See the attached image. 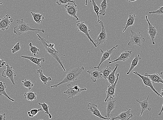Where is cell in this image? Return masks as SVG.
Instances as JSON below:
<instances>
[{"label": "cell", "mask_w": 163, "mask_h": 120, "mask_svg": "<svg viewBox=\"0 0 163 120\" xmlns=\"http://www.w3.org/2000/svg\"><path fill=\"white\" fill-rule=\"evenodd\" d=\"M37 35L38 37V39L41 41L42 43L43 44L45 48L46 52L55 59L60 66L62 68L64 71L65 72L66 70L62 62L60 60V57H59L58 55L59 51L56 50L55 48V44L49 43L45 39L40 36L39 34H37Z\"/></svg>", "instance_id": "cell-1"}, {"label": "cell", "mask_w": 163, "mask_h": 120, "mask_svg": "<svg viewBox=\"0 0 163 120\" xmlns=\"http://www.w3.org/2000/svg\"><path fill=\"white\" fill-rule=\"evenodd\" d=\"M84 70V68L83 67H82L81 68H75L70 70L69 72H67L65 78L62 81L58 84H55V85L51 86V88L57 87L58 86L61 85V84L76 81Z\"/></svg>", "instance_id": "cell-2"}, {"label": "cell", "mask_w": 163, "mask_h": 120, "mask_svg": "<svg viewBox=\"0 0 163 120\" xmlns=\"http://www.w3.org/2000/svg\"><path fill=\"white\" fill-rule=\"evenodd\" d=\"M16 22H17V25L14 28L13 31L14 33L16 34L20 35L29 31H37L41 32L43 33L45 32L44 29L41 30L34 29L30 27L28 24L24 22L23 18L21 19V20H17Z\"/></svg>", "instance_id": "cell-3"}, {"label": "cell", "mask_w": 163, "mask_h": 120, "mask_svg": "<svg viewBox=\"0 0 163 120\" xmlns=\"http://www.w3.org/2000/svg\"><path fill=\"white\" fill-rule=\"evenodd\" d=\"M87 90L86 88H80L77 84H69L67 85V90L64 92V93L67 94L68 98H73L75 96L79 95L82 91Z\"/></svg>", "instance_id": "cell-4"}, {"label": "cell", "mask_w": 163, "mask_h": 120, "mask_svg": "<svg viewBox=\"0 0 163 120\" xmlns=\"http://www.w3.org/2000/svg\"><path fill=\"white\" fill-rule=\"evenodd\" d=\"M131 33L130 40L129 42L128 45L131 46L133 45H135L139 47H141L144 42L146 41L145 39L144 38L141 33H135L131 30Z\"/></svg>", "instance_id": "cell-5"}, {"label": "cell", "mask_w": 163, "mask_h": 120, "mask_svg": "<svg viewBox=\"0 0 163 120\" xmlns=\"http://www.w3.org/2000/svg\"><path fill=\"white\" fill-rule=\"evenodd\" d=\"M98 25H101L102 27V30L100 33L97 37L96 39L94 41L97 47L99 46L101 44H106L107 39V35L106 31L104 25L103 21H100Z\"/></svg>", "instance_id": "cell-6"}, {"label": "cell", "mask_w": 163, "mask_h": 120, "mask_svg": "<svg viewBox=\"0 0 163 120\" xmlns=\"http://www.w3.org/2000/svg\"><path fill=\"white\" fill-rule=\"evenodd\" d=\"M76 27L79 31L82 32L89 39L90 41L93 44L95 48H97L96 44L92 39L90 35L89 32L90 31V30L89 29L88 26L86 24L84 23V21L80 22L79 20L77 22Z\"/></svg>", "instance_id": "cell-7"}, {"label": "cell", "mask_w": 163, "mask_h": 120, "mask_svg": "<svg viewBox=\"0 0 163 120\" xmlns=\"http://www.w3.org/2000/svg\"><path fill=\"white\" fill-rule=\"evenodd\" d=\"M77 5L74 1L73 2H69L65 5V8L66 12L70 16L76 18L77 21L79 20V19L77 15Z\"/></svg>", "instance_id": "cell-8"}, {"label": "cell", "mask_w": 163, "mask_h": 120, "mask_svg": "<svg viewBox=\"0 0 163 120\" xmlns=\"http://www.w3.org/2000/svg\"><path fill=\"white\" fill-rule=\"evenodd\" d=\"M119 73L117 74V78L115 83L108 86L107 90L106 92L107 94V96L105 100V102H107L109 99H113V98L115 97V89L116 88L117 82L119 81Z\"/></svg>", "instance_id": "cell-9"}, {"label": "cell", "mask_w": 163, "mask_h": 120, "mask_svg": "<svg viewBox=\"0 0 163 120\" xmlns=\"http://www.w3.org/2000/svg\"><path fill=\"white\" fill-rule=\"evenodd\" d=\"M5 65L6 66V69L4 70L2 72V76L4 77H8V78L10 80L12 84L15 85V83L14 77L16 76L15 71L13 69L12 67H11L8 63H7Z\"/></svg>", "instance_id": "cell-10"}, {"label": "cell", "mask_w": 163, "mask_h": 120, "mask_svg": "<svg viewBox=\"0 0 163 120\" xmlns=\"http://www.w3.org/2000/svg\"><path fill=\"white\" fill-rule=\"evenodd\" d=\"M118 46V45L115 46L113 47V48L109 50H107L105 52H103L102 49H100L101 52H102L103 55L102 57L101 58V60L100 63L98 64L97 66L94 67V69H100V66L102 63L104 62L106 60H111V55H112L114 52V50H116V49L117 47Z\"/></svg>", "instance_id": "cell-11"}, {"label": "cell", "mask_w": 163, "mask_h": 120, "mask_svg": "<svg viewBox=\"0 0 163 120\" xmlns=\"http://www.w3.org/2000/svg\"><path fill=\"white\" fill-rule=\"evenodd\" d=\"M133 73L134 74L138 75V76L141 77L142 79L146 88L147 87H150L151 89H152V90L154 91L156 94H157L158 96H160L162 98V96L160 95V94L156 90L153 85L152 82L149 78V77L145 76H143V75H142L138 73L137 71H133Z\"/></svg>", "instance_id": "cell-12"}, {"label": "cell", "mask_w": 163, "mask_h": 120, "mask_svg": "<svg viewBox=\"0 0 163 120\" xmlns=\"http://www.w3.org/2000/svg\"><path fill=\"white\" fill-rule=\"evenodd\" d=\"M13 20L8 14H7L2 19H0V30L3 31L8 29L11 23L13 22Z\"/></svg>", "instance_id": "cell-13"}, {"label": "cell", "mask_w": 163, "mask_h": 120, "mask_svg": "<svg viewBox=\"0 0 163 120\" xmlns=\"http://www.w3.org/2000/svg\"><path fill=\"white\" fill-rule=\"evenodd\" d=\"M145 18L146 21L148 24V34L151 40H152V44L153 45H155V39L156 36L158 35V30L156 29V27L155 26H153L150 22L149 21L148 16H145Z\"/></svg>", "instance_id": "cell-14"}, {"label": "cell", "mask_w": 163, "mask_h": 120, "mask_svg": "<svg viewBox=\"0 0 163 120\" xmlns=\"http://www.w3.org/2000/svg\"><path fill=\"white\" fill-rule=\"evenodd\" d=\"M88 109L91 111L93 115L98 117L100 119L104 120H110V118H107L106 117H104L101 115L100 112L98 109V105L94 103H89L87 104Z\"/></svg>", "instance_id": "cell-15"}, {"label": "cell", "mask_w": 163, "mask_h": 120, "mask_svg": "<svg viewBox=\"0 0 163 120\" xmlns=\"http://www.w3.org/2000/svg\"><path fill=\"white\" fill-rule=\"evenodd\" d=\"M116 100H113V99H109L107 100L108 103L106 106V114L105 117L107 118H110V117H112V115L111 114V112L116 108Z\"/></svg>", "instance_id": "cell-16"}, {"label": "cell", "mask_w": 163, "mask_h": 120, "mask_svg": "<svg viewBox=\"0 0 163 120\" xmlns=\"http://www.w3.org/2000/svg\"><path fill=\"white\" fill-rule=\"evenodd\" d=\"M131 109H129L126 111L123 112L116 117H112V120L120 119L121 120H129L133 117V114L131 112Z\"/></svg>", "instance_id": "cell-17"}, {"label": "cell", "mask_w": 163, "mask_h": 120, "mask_svg": "<svg viewBox=\"0 0 163 120\" xmlns=\"http://www.w3.org/2000/svg\"><path fill=\"white\" fill-rule=\"evenodd\" d=\"M149 97V95L148 96L147 98L146 99L142 101V102H140V101H139L138 99H136V101L139 103L141 106V113L140 115V116H142L143 112H145V110H148L149 111H151V109H151V105L148 102V99Z\"/></svg>", "instance_id": "cell-18"}, {"label": "cell", "mask_w": 163, "mask_h": 120, "mask_svg": "<svg viewBox=\"0 0 163 120\" xmlns=\"http://www.w3.org/2000/svg\"><path fill=\"white\" fill-rule=\"evenodd\" d=\"M132 51H125L123 52L121 55L116 59L108 62V64H111L113 62H117V61H122L125 62L132 55Z\"/></svg>", "instance_id": "cell-19"}, {"label": "cell", "mask_w": 163, "mask_h": 120, "mask_svg": "<svg viewBox=\"0 0 163 120\" xmlns=\"http://www.w3.org/2000/svg\"><path fill=\"white\" fill-rule=\"evenodd\" d=\"M87 72L91 75L90 78L94 82H96L97 79L102 78L100 71L95 69L93 70H88Z\"/></svg>", "instance_id": "cell-20"}, {"label": "cell", "mask_w": 163, "mask_h": 120, "mask_svg": "<svg viewBox=\"0 0 163 120\" xmlns=\"http://www.w3.org/2000/svg\"><path fill=\"white\" fill-rule=\"evenodd\" d=\"M21 57L29 60L31 62L34 63V64L37 65V66L40 67H41V62H45L44 58L42 57L39 58L28 56H21Z\"/></svg>", "instance_id": "cell-21"}, {"label": "cell", "mask_w": 163, "mask_h": 120, "mask_svg": "<svg viewBox=\"0 0 163 120\" xmlns=\"http://www.w3.org/2000/svg\"><path fill=\"white\" fill-rule=\"evenodd\" d=\"M144 76L149 77V78L153 83H154L155 82H157L158 84L161 83L163 84V79L157 73L153 74H148L146 73L144 74Z\"/></svg>", "instance_id": "cell-22"}, {"label": "cell", "mask_w": 163, "mask_h": 120, "mask_svg": "<svg viewBox=\"0 0 163 120\" xmlns=\"http://www.w3.org/2000/svg\"><path fill=\"white\" fill-rule=\"evenodd\" d=\"M37 73L39 74V78L43 82L44 85H47L48 81H52V79L51 77H47L44 76L42 69H37Z\"/></svg>", "instance_id": "cell-23"}, {"label": "cell", "mask_w": 163, "mask_h": 120, "mask_svg": "<svg viewBox=\"0 0 163 120\" xmlns=\"http://www.w3.org/2000/svg\"><path fill=\"white\" fill-rule=\"evenodd\" d=\"M6 86L5 84L0 81V96L4 95L12 102H14L15 100L9 97L8 94L7 93L6 91Z\"/></svg>", "instance_id": "cell-24"}, {"label": "cell", "mask_w": 163, "mask_h": 120, "mask_svg": "<svg viewBox=\"0 0 163 120\" xmlns=\"http://www.w3.org/2000/svg\"><path fill=\"white\" fill-rule=\"evenodd\" d=\"M119 66V64L116 65L115 69L107 77V79L108 80V82L110 84H114L116 80V78L115 74Z\"/></svg>", "instance_id": "cell-25"}, {"label": "cell", "mask_w": 163, "mask_h": 120, "mask_svg": "<svg viewBox=\"0 0 163 120\" xmlns=\"http://www.w3.org/2000/svg\"><path fill=\"white\" fill-rule=\"evenodd\" d=\"M136 17L135 14H134L131 15L130 13L129 14V17L127 20V23L125 25V26L124 27V29L123 30V33H124L129 27L134 25L135 20Z\"/></svg>", "instance_id": "cell-26"}, {"label": "cell", "mask_w": 163, "mask_h": 120, "mask_svg": "<svg viewBox=\"0 0 163 120\" xmlns=\"http://www.w3.org/2000/svg\"><path fill=\"white\" fill-rule=\"evenodd\" d=\"M30 13L31 14L33 19L37 24H41L44 20V16L41 14L38 13H34L32 11L30 12Z\"/></svg>", "instance_id": "cell-27"}, {"label": "cell", "mask_w": 163, "mask_h": 120, "mask_svg": "<svg viewBox=\"0 0 163 120\" xmlns=\"http://www.w3.org/2000/svg\"><path fill=\"white\" fill-rule=\"evenodd\" d=\"M37 93L32 91H29L24 94V96L25 99L28 101H32L36 99Z\"/></svg>", "instance_id": "cell-28"}, {"label": "cell", "mask_w": 163, "mask_h": 120, "mask_svg": "<svg viewBox=\"0 0 163 120\" xmlns=\"http://www.w3.org/2000/svg\"><path fill=\"white\" fill-rule=\"evenodd\" d=\"M141 59V58L139 55H136L135 56L133 61H132L130 68L129 71L126 73L127 74H129L132 71L136 66L138 65L139 60Z\"/></svg>", "instance_id": "cell-29"}, {"label": "cell", "mask_w": 163, "mask_h": 120, "mask_svg": "<svg viewBox=\"0 0 163 120\" xmlns=\"http://www.w3.org/2000/svg\"><path fill=\"white\" fill-rule=\"evenodd\" d=\"M108 4L107 3V0H103L102 3L100 5L101 9L99 11V14L105 16L106 14V9L108 7Z\"/></svg>", "instance_id": "cell-30"}, {"label": "cell", "mask_w": 163, "mask_h": 120, "mask_svg": "<svg viewBox=\"0 0 163 120\" xmlns=\"http://www.w3.org/2000/svg\"><path fill=\"white\" fill-rule=\"evenodd\" d=\"M102 78L107 79V77L109 76L112 71V68L111 67H106L100 71Z\"/></svg>", "instance_id": "cell-31"}, {"label": "cell", "mask_w": 163, "mask_h": 120, "mask_svg": "<svg viewBox=\"0 0 163 120\" xmlns=\"http://www.w3.org/2000/svg\"><path fill=\"white\" fill-rule=\"evenodd\" d=\"M22 82L23 86L28 88L29 90H31L33 87L34 86V84L29 80L25 79L22 81Z\"/></svg>", "instance_id": "cell-32"}, {"label": "cell", "mask_w": 163, "mask_h": 120, "mask_svg": "<svg viewBox=\"0 0 163 120\" xmlns=\"http://www.w3.org/2000/svg\"><path fill=\"white\" fill-rule=\"evenodd\" d=\"M90 2H91V3H92V4L93 5L94 11L96 14L97 16V22L99 24V23H100V20H99V11H100V8H99V7L97 5L96 3V2H95V1H94V0H90Z\"/></svg>", "instance_id": "cell-33"}, {"label": "cell", "mask_w": 163, "mask_h": 120, "mask_svg": "<svg viewBox=\"0 0 163 120\" xmlns=\"http://www.w3.org/2000/svg\"><path fill=\"white\" fill-rule=\"evenodd\" d=\"M38 103L39 105L41 106L45 114L49 115V118L51 119L52 118V116L51 115L49 112V106L44 102H43L42 103L39 102Z\"/></svg>", "instance_id": "cell-34"}, {"label": "cell", "mask_w": 163, "mask_h": 120, "mask_svg": "<svg viewBox=\"0 0 163 120\" xmlns=\"http://www.w3.org/2000/svg\"><path fill=\"white\" fill-rule=\"evenodd\" d=\"M40 111H44L42 108H41L38 109H32L30 111L28 112V116L30 117H33L36 115Z\"/></svg>", "instance_id": "cell-35"}, {"label": "cell", "mask_w": 163, "mask_h": 120, "mask_svg": "<svg viewBox=\"0 0 163 120\" xmlns=\"http://www.w3.org/2000/svg\"><path fill=\"white\" fill-rule=\"evenodd\" d=\"M30 47V50L32 55L34 56H36L37 54H38L40 51L39 49L36 46H33L32 43L31 42L29 44Z\"/></svg>", "instance_id": "cell-36"}, {"label": "cell", "mask_w": 163, "mask_h": 120, "mask_svg": "<svg viewBox=\"0 0 163 120\" xmlns=\"http://www.w3.org/2000/svg\"><path fill=\"white\" fill-rule=\"evenodd\" d=\"M148 13L149 14H152V16H151V18L152 17L154 14H157L158 15L163 14V6L159 7L158 9L156 11L149 12Z\"/></svg>", "instance_id": "cell-37"}, {"label": "cell", "mask_w": 163, "mask_h": 120, "mask_svg": "<svg viewBox=\"0 0 163 120\" xmlns=\"http://www.w3.org/2000/svg\"><path fill=\"white\" fill-rule=\"evenodd\" d=\"M21 49V44L20 42L16 43L13 48L11 49V52L12 53H15L19 51Z\"/></svg>", "instance_id": "cell-38"}, {"label": "cell", "mask_w": 163, "mask_h": 120, "mask_svg": "<svg viewBox=\"0 0 163 120\" xmlns=\"http://www.w3.org/2000/svg\"><path fill=\"white\" fill-rule=\"evenodd\" d=\"M74 1H71V0H56V3L58 6H60L61 5H66L69 2H73Z\"/></svg>", "instance_id": "cell-39"}, {"label": "cell", "mask_w": 163, "mask_h": 120, "mask_svg": "<svg viewBox=\"0 0 163 120\" xmlns=\"http://www.w3.org/2000/svg\"><path fill=\"white\" fill-rule=\"evenodd\" d=\"M160 95L162 96V98H163V87L162 88L161 91V93H160ZM163 111V105L162 106V107L161 108V110L160 112H159V114H158V115H159V116H161V115L162 112Z\"/></svg>", "instance_id": "cell-40"}, {"label": "cell", "mask_w": 163, "mask_h": 120, "mask_svg": "<svg viewBox=\"0 0 163 120\" xmlns=\"http://www.w3.org/2000/svg\"><path fill=\"white\" fill-rule=\"evenodd\" d=\"M6 64V62H5L3 59H1L0 58V68L4 67L5 65Z\"/></svg>", "instance_id": "cell-41"}, {"label": "cell", "mask_w": 163, "mask_h": 120, "mask_svg": "<svg viewBox=\"0 0 163 120\" xmlns=\"http://www.w3.org/2000/svg\"><path fill=\"white\" fill-rule=\"evenodd\" d=\"M6 119L5 114H0V120H5Z\"/></svg>", "instance_id": "cell-42"}, {"label": "cell", "mask_w": 163, "mask_h": 120, "mask_svg": "<svg viewBox=\"0 0 163 120\" xmlns=\"http://www.w3.org/2000/svg\"><path fill=\"white\" fill-rule=\"evenodd\" d=\"M127 2H132L137 1V0H126Z\"/></svg>", "instance_id": "cell-43"}, {"label": "cell", "mask_w": 163, "mask_h": 120, "mask_svg": "<svg viewBox=\"0 0 163 120\" xmlns=\"http://www.w3.org/2000/svg\"><path fill=\"white\" fill-rule=\"evenodd\" d=\"M87 2H88V0H86V3H85V5L86 6L87 5Z\"/></svg>", "instance_id": "cell-44"}, {"label": "cell", "mask_w": 163, "mask_h": 120, "mask_svg": "<svg viewBox=\"0 0 163 120\" xmlns=\"http://www.w3.org/2000/svg\"><path fill=\"white\" fill-rule=\"evenodd\" d=\"M160 74L161 75H163V71L160 72Z\"/></svg>", "instance_id": "cell-45"}, {"label": "cell", "mask_w": 163, "mask_h": 120, "mask_svg": "<svg viewBox=\"0 0 163 120\" xmlns=\"http://www.w3.org/2000/svg\"><path fill=\"white\" fill-rule=\"evenodd\" d=\"M3 2H1V3H0V5H2L3 4Z\"/></svg>", "instance_id": "cell-46"}]
</instances>
